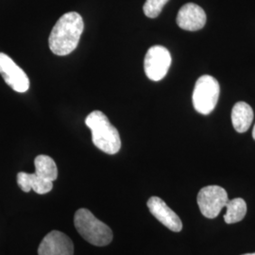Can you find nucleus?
Segmentation results:
<instances>
[{"label":"nucleus","instance_id":"f257e3e1","mask_svg":"<svg viewBox=\"0 0 255 255\" xmlns=\"http://www.w3.org/2000/svg\"><path fill=\"white\" fill-rule=\"evenodd\" d=\"M83 28L84 23L80 13H64L55 24L48 38L50 50L58 56L70 54L79 45Z\"/></svg>","mask_w":255,"mask_h":255},{"label":"nucleus","instance_id":"f03ea898","mask_svg":"<svg viewBox=\"0 0 255 255\" xmlns=\"http://www.w3.org/2000/svg\"><path fill=\"white\" fill-rule=\"evenodd\" d=\"M86 126L91 129L94 145L107 154L118 153L121 147L119 130L101 111H94L85 119Z\"/></svg>","mask_w":255,"mask_h":255},{"label":"nucleus","instance_id":"7ed1b4c3","mask_svg":"<svg viewBox=\"0 0 255 255\" xmlns=\"http://www.w3.org/2000/svg\"><path fill=\"white\" fill-rule=\"evenodd\" d=\"M74 224L82 238L94 246H107L113 240L114 235L109 226L97 219L88 209L82 208L76 212Z\"/></svg>","mask_w":255,"mask_h":255},{"label":"nucleus","instance_id":"20e7f679","mask_svg":"<svg viewBox=\"0 0 255 255\" xmlns=\"http://www.w3.org/2000/svg\"><path fill=\"white\" fill-rule=\"evenodd\" d=\"M219 98V83L214 77L203 75L195 84L193 106L201 115H209L216 108Z\"/></svg>","mask_w":255,"mask_h":255},{"label":"nucleus","instance_id":"39448f33","mask_svg":"<svg viewBox=\"0 0 255 255\" xmlns=\"http://www.w3.org/2000/svg\"><path fill=\"white\" fill-rule=\"evenodd\" d=\"M198 205L201 213L207 219H216L226 207L229 201L228 194L224 188L219 185L205 186L198 194Z\"/></svg>","mask_w":255,"mask_h":255},{"label":"nucleus","instance_id":"423d86ee","mask_svg":"<svg viewBox=\"0 0 255 255\" xmlns=\"http://www.w3.org/2000/svg\"><path fill=\"white\" fill-rule=\"evenodd\" d=\"M170 52L162 46H151L146 52L144 69L146 77L154 82L163 80L171 65Z\"/></svg>","mask_w":255,"mask_h":255},{"label":"nucleus","instance_id":"0eeeda50","mask_svg":"<svg viewBox=\"0 0 255 255\" xmlns=\"http://www.w3.org/2000/svg\"><path fill=\"white\" fill-rule=\"evenodd\" d=\"M0 74L9 87L18 93H25L29 88L27 74L8 55L0 53Z\"/></svg>","mask_w":255,"mask_h":255},{"label":"nucleus","instance_id":"6e6552de","mask_svg":"<svg viewBox=\"0 0 255 255\" xmlns=\"http://www.w3.org/2000/svg\"><path fill=\"white\" fill-rule=\"evenodd\" d=\"M72 240L60 231L48 233L38 248V255H73Z\"/></svg>","mask_w":255,"mask_h":255},{"label":"nucleus","instance_id":"1a4fd4ad","mask_svg":"<svg viewBox=\"0 0 255 255\" xmlns=\"http://www.w3.org/2000/svg\"><path fill=\"white\" fill-rule=\"evenodd\" d=\"M146 205L151 215L166 228L175 233L182 231V220L173 210L170 209L166 205V203L162 199L158 197H151L146 202Z\"/></svg>","mask_w":255,"mask_h":255},{"label":"nucleus","instance_id":"9d476101","mask_svg":"<svg viewBox=\"0 0 255 255\" xmlns=\"http://www.w3.org/2000/svg\"><path fill=\"white\" fill-rule=\"evenodd\" d=\"M177 24L184 30H200L206 24V13L199 5L187 3L179 10Z\"/></svg>","mask_w":255,"mask_h":255},{"label":"nucleus","instance_id":"9b49d317","mask_svg":"<svg viewBox=\"0 0 255 255\" xmlns=\"http://www.w3.org/2000/svg\"><path fill=\"white\" fill-rule=\"evenodd\" d=\"M17 183L22 191L27 193L30 190H33L40 195L46 194L53 188V182L46 181L35 173L19 172L17 174Z\"/></svg>","mask_w":255,"mask_h":255},{"label":"nucleus","instance_id":"f8f14e48","mask_svg":"<svg viewBox=\"0 0 255 255\" xmlns=\"http://www.w3.org/2000/svg\"><path fill=\"white\" fill-rule=\"evenodd\" d=\"M254 120L253 108L244 101L236 103L232 110V122L237 132L244 133L250 128Z\"/></svg>","mask_w":255,"mask_h":255},{"label":"nucleus","instance_id":"ddd939ff","mask_svg":"<svg viewBox=\"0 0 255 255\" xmlns=\"http://www.w3.org/2000/svg\"><path fill=\"white\" fill-rule=\"evenodd\" d=\"M35 174L49 182L58 178V168L54 160L47 155H38L34 160Z\"/></svg>","mask_w":255,"mask_h":255},{"label":"nucleus","instance_id":"4468645a","mask_svg":"<svg viewBox=\"0 0 255 255\" xmlns=\"http://www.w3.org/2000/svg\"><path fill=\"white\" fill-rule=\"evenodd\" d=\"M227 213L224 216V221L227 224L237 223L245 218L247 214V204L241 198H236L229 201L226 204Z\"/></svg>","mask_w":255,"mask_h":255},{"label":"nucleus","instance_id":"2eb2a0df","mask_svg":"<svg viewBox=\"0 0 255 255\" xmlns=\"http://www.w3.org/2000/svg\"><path fill=\"white\" fill-rule=\"evenodd\" d=\"M168 1L169 0H146L143 6L145 15L148 18L158 17Z\"/></svg>","mask_w":255,"mask_h":255},{"label":"nucleus","instance_id":"dca6fc26","mask_svg":"<svg viewBox=\"0 0 255 255\" xmlns=\"http://www.w3.org/2000/svg\"><path fill=\"white\" fill-rule=\"evenodd\" d=\"M253 137H254V139L255 140V127H254V130H253Z\"/></svg>","mask_w":255,"mask_h":255},{"label":"nucleus","instance_id":"f3484780","mask_svg":"<svg viewBox=\"0 0 255 255\" xmlns=\"http://www.w3.org/2000/svg\"><path fill=\"white\" fill-rule=\"evenodd\" d=\"M255 255V254H247V255Z\"/></svg>","mask_w":255,"mask_h":255}]
</instances>
